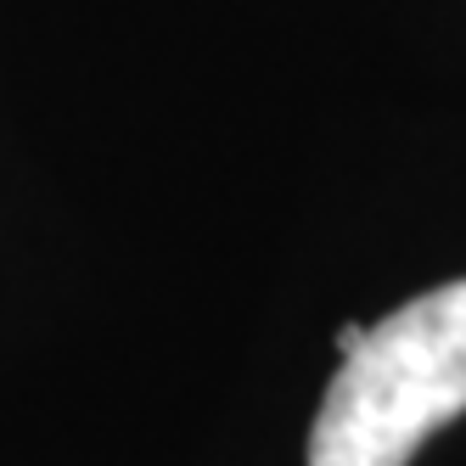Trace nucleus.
<instances>
[{
	"label": "nucleus",
	"instance_id": "2",
	"mask_svg": "<svg viewBox=\"0 0 466 466\" xmlns=\"http://www.w3.org/2000/svg\"><path fill=\"white\" fill-rule=\"evenodd\" d=\"M360 331H365V326H343V331H338V349H343V354L360 343Z\"/></svg>",
	"mask_w": 466,
	"mask_h": 466
},
{
	"label": "nucleus",
	"instance_id": "1",
	"mask_svg": "<svg viewBox=\"0 0 466 466\" xmlns=\"http://www.w3.org/2000/svg\"><path fill=\"white\" fill-rule=\"evenodd\" d=\"M466 410V276L365 326L309 427V466H410Z\"/></svg>",
	"mask_w": 466,
	"mask_h": 466
}]
</instances>
